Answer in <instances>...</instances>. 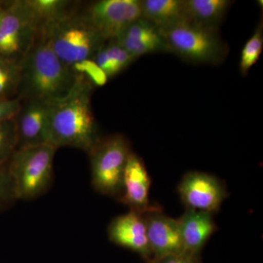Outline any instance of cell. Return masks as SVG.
I'll use <instances>...</instances> for the list:
<instances>
[{
    "mask_svg": "<svg viewBox=\"0 0 263 263\" xmlns=\"http://www.w3.org/2000/svg\"><path fill=\"white\" fill-rule=\"evenodd\" d=\"M94 86L78 74L75 86L65 98L50 104L48 143L58 149L73 147L89 153L100 141L91 108Z\"/></svg>",
    "mask_w": 263,
    "mask_h": 263,
    "instance_id": "6da1fadb",
    "label": "cell"
},
{
    "mask_svg": "<svg viewBox=\"0 0 263 263\" xmlns=\"http://www.w3.org/2000/svg\"><path fill=\"white\" fill-rule=\"evenodd\" d=\"M78 74L63 63L39 30L34 43L21 62L20 101L37 100L51 104L70 93Z\"/></svg>",
    "mask_w": 263,
    "mask_h": 263,
    "instance_id": "7a4b0ae2",
    "label": "cell"
},
{
    "mask_svg": "<svg viewBox=\"0 0 263 263\" xmlns=\"http://www.w3.org/2000/svg\"><path fill=\"white\" fill-rule=\"evenodd\" d=\"M52 49L63 63L71 67L85 60H93L106 41L77 11L40 28Z\"/></svg>",
    "mask_w": 263,
    "mask_h": 263,
    "instance_id": "3957f363",
    "label": "cell"
},
{
    "mask_svg": "<svg viewBox=\"0 0 263 263\" xmlns=\"http://www.w3.org/2000/svg\"><path fill=\"white\" fill-rule=\"evenodd\" d=\"M158 30L170 52L186 61L219 65L228 56L229 48L218 28L204 27L186 19Z\"/></svg>",
    "mask_w": 263,
    "mask_h": 263,
    "instance_id": "277c9868",
    "label": "cell"
},
{
    "mask_svg": "<svg viewBox=\"0 0 263 263\" xmlns=\"http://www.w3.org/2000/svg\"><path fill=\"white\" fill-rule=\"evenodd\" d=\"M57 150L45 143L15 151L8 167L18 200H34L47 193L53 181Z\"/></svg>",
    "mask_w": 263,
    "mask_h": 263,
    "instance_id": "5b68a950",
    "label": "cell"
},
{
    "mask_svg": "<svg viewBox=\"0 0 263 263\" xmlns=\"http://www.w3.org/2000/svg\"><path fill=\"white\" fill-rule=\"evenodd\" d=\"M131 152L129 141L123 135L114 134L100 138L88 153L91 184L95 191L119 198L126 164Z\"/></svg>",
    "mask_w": 263,
    "mask_h": 263,
    "instance_id": "8992f818",
    "label": "cell"
},
{
    "mask_svg": "<svg viewBox=\"0 0 263 263\" xmlns=\"http://www.w3.org/2000/svg\"><path fill=\"white\" fill-rule=\"evenodd\" d=\"M39 30V24L27 1L10 2L0 22V57L22 62Z\"/></svg>",
    "mask_w": 263,
    "mask_h": 263,
    "instance_id": "52a82bcc",
    "label": "cell"
},
{
    "mask_svg": "<svg viewBox=\"0 0 263 263\" xmlns=\"http://www.w3.org/2000/svg\"><path fill=\"white\" fill-rule=\"evenodd\" d=\"M84 15L106 42L114 41L129 24L141 18L140 0H100Z\"/></svg>",
    "mask_w": 263,
    "mask_h": 263,
    "instance_id": "ba28073f",
    "label": "cell"
},
{
    "mask_svg": "<svg viewBox=\"0 0 263 263\" xmlns=\"http://www.w3.org/2000/svg\"><path fill=\"white\" fill-rule=\"evenodd\" d=\"M180 198L186 209L214 214L228 197L226 185L214 175L190 171L178 186Z\"/></svg>",
    "mask_w": 263,
    "mask_h": 263,
    "instance_id": "9c48e42d",
    "label": "cell"
},
{
    "mask_svg": "<svg viewBox=\"0 0 263 263\" xmlns=\"http://www.w3.org/2000/svg\"><path fill=\"white\" fill-rule=\"evenodd\" d=\"M143 214L146 223L152 261L184 252L178 219L165 215L157 207Z\"/></svg>",
    "mask_w": 263,
    "mask_h": 263,
    "instance_id": "30bf717a",
    "label": "cell"
},
{
    "mask_svg": "<svg viewBox=\"0 0 263 263\" xmlns=\"http://www.w3.org/2000/svg\"><path fill=\"white\" fill-rule=\"evenodd\" d=\"M18 113L13 118L18 148L48 143L50 104L37 100L21 101Z\"/></svg>",
    "mask_w": 263,
    "mask_h": 263,
    "instance_id": "8fae6325",
    "label": "cell"
},
{
    "mask_svg": "<svg viewBox=\"0 0 263 263\" xmlns=\"http://www.w3.org/2000/svg\"><path fill=\"white\" fill-rule=\"evenodd\" d=\"M108 235L110 241L115 245L136 252L148 262L152 260L146 223L143 214L129 210L114 218L109 224Z\"/></svg>",
    "mask_w": 263,
    "mask_h": 263,
    "instance_id": "7c38bea8",
    "label": "cell"
},
{
    "mask_svg": "<svg viewBox=\"0 0 263 263\" xmlns=\"http://www.w3.org/2000/svg\"><path fill=\"white\" fill-rule=\"evenodd\" d=\"M150 186L151 178L144 162L132 152L124 171L119 201L130 210L144 214L156 207L150 202Z\"/></svg>",
    "mask_w": 263,
    "mask_h": 263,
    "instance_id": "4fadbf2b",
    "label": "cell"
},
{
    "mask_svg": "<svg viewBox=\"0 0 263 263\" xmlns=\"http://www.w3.org/2000/svg\"><path fill=\"white\" fill-rule=\"evenodd\" d=\"M114 41L136 59L149 53L170 52L158 29L143 18L129 24Z\"/></svg>",
    "mask_w": 263,
    "mask_h": 263,
    "instance_id": "5bb4252c",
    "label": "cell"
},
{
    "mask_svg": "<svg viewBox=\"0 0 263 263\" xmlns=\"http://www.w3.org/2000/svg\"><path fill=\"white\" fill-rule=\"evenodd\" d=\"M178 221L184 252L198 256L216 230L214 214L186 209Z\"/></svg>",
    "mask_w": 263,
    "mask_h": 263,
    "instance_id": "9a60e30c",
    "label": "cell"
},
{
    "mask_svg": "<svg viewBox=\"0 0 263 263\" xmlns=\"http://www.w3.org/2000/svg\"><path fill=\"white\" fill-rule=\"evenodd\" d=\"M186 18L204 27L219 29L233 2L229 0H183Z\"/></svg>",
    "mask_w": 263,
    "mask_h": 263,
    "instance_id": "2e32d148",
    "label": "cell"
},
{
    "mask_svg": "<svg viewBox=\"0 0 263 263\" xmlns=\"http://www.w3.org/2000/svg\"><path fill=\"white\" fill-rule=\"evenodd\" d=\"M141 18L157 29L186 20L183 0H141Z\"/></svg>",
    "mask_w": 263,
    "mask_h": 263,
    "instance_id": "e0dca14e",
    "label": "cell"
},
{
    "mask_svg": "<svg viewBox=\"0 0 263 263\" xmlns=\"http://www.w3.org/2000/svg\"><path fill=\"white\" fill-rule=\"evenodd\" d=\"M40 28L45 24L64 18L77 11L75 2L67 0H26Z\"/></svg>",
    "mask_w": 263,
    "mask_h": 263,
    "instance_id": "ac0fdd59",
    "label": "cell"
},
{
    "mask_svg": "<svg viewBox=\"0 0 263 263\" xmlns=\"http://www.w3.org/2000/svg\"><path fill=\"white\" fill-rule=\"evenodd\" d=\"M21 84V62L0 57V100L17 98Z\"/></svg>",
    "mask_w": 263,
    "mask_h": 263,
    "instance_id": "d6986e66",
    "label": "cell"
},
{
    "mask_svg": "<svg viewBox=\"0 0 263 263\" xmlns=\"http://www.w3.org/2000/svg\"><path fill=\"white\" fill-rule=\"evenodd\" d=\"M263 47V24L259 22L257 28L245 43L239 62L240 73L247 76L250 69L258 61Z\"/></svg>",
    "mask_w": 263,
    "mask_h": 263,
    "instance_id": "ffe728a7",
    "label": "cell"
},
{
    "mask_svg": "<svg viewBox=\"0 0 263 263\" xmlns=\"http://www.w3.org/2000/svg\"><path fill=\"white\" fill-rule=\"evenodd\" d=\"M18 149L14 119L0 122V165L8 163Z\"/></svg>",
    "mask_w": 263,
    "mask_h": 263,
    "instance_id": "44dd1931",
    "label": "cell"
},
{
    "mask_svg": "<svg viewBox=\"0 0 263 263\" xmlns=\"http://www.w3.org/2000/svg\"><path fill=\"white\" fill-rule=\"evenodd\" d=\"M71 68L76 73L84 76L93 86H103L109 79L106 73L91 59L77 62L71 66Z\"/></svg>",
    "mask_w": 263,
    "mask_h": 263,
    "instance_id": "7402d4cb",
    "label": "cell"
},
{
    "mask_svg": "<svg viewBox=\"0 0 263 263\" xmlns=\"http://www.w3.org/2000/svg\"><path fill=\"white\" fill-rule=\"evenodd\" d=\"M18 200L8 163L0 165V212Z\"/></svg>",
    "mask_w": 263,
    "mask_h": 263,
    "instance_id": "603a6c76",
    "label": "cell"
},
{
    "mask_svg": "<svg viewBox=\"0 0 263 263\" xmlns=\"http://www.w3.org/2000/svg\"><path fill=\"white\" fill-rule=\"evenodd\" d=\"M105 47L118 74L125 70L136 60L116 41H108L105 43Z\"/></svg>",
    "mask_w": 263,
    "mask_h": 263,
    "instance_id": "cb8c5ba5",
    "label": "cell"
},
{
    "mask_svg": "<svg viewBox=\"0 0 263 263\" xmlns=\"http://www.w3.org/2000/svg\"><path fill=\"white\" fill-rule=\"evenodd\" d=\"M18 98L13 100H0V122L13 119L21 107Z\"/></svg>",
    "mask_w": 263,
    "mask_h": 263,
    "instance_id": "d4e9b609",
    "label": "cell"
},
{
    "mask_svg": "<svg viewBox=\"0 0 263 263\" xmlns=\"http://www.w3.org/2000/svg\"><path fill=\"white\" fill-rule=\"evenodd\" d=\"M152 263H199L197 256L193 255L188 252H183L181 253L172 254L163 258L151 261Z\"/></svg>",
    "mask_w": 263,
    "mask_h": 263,
    "instance_id": "484cf974",
    "label": "cell"
},
{
    "mask_svg": "<svg viewBox=\"0 0 263 263\" xmlns=\"http://www.w3.org/2000/svg\"><path fill=\"white\" fill-rule=\"evenodd\" d=\"M11 1H5V0H0V8H5L10 4Z\"/></svg>",
    "mask_w": 263,
    "mask_h": 263,
    "instance_id": "4316f807",
    "label": "cell"
},
{
    "mask_svg": "<svg viewBox=\"0 0 263 263\" xmlns=\"http://www.w3.org/2000/svg\"><path fill=\"white\" fill-rule=\"evenodd\" d=\"M7 7L8 6L5 7V8H0V22H1L2 18H3V15H4L5 9H6Z\"/></svg>",
    "mask_w": 263,
    "mask_h": 263,
    "instance_id": "83f0119b",
    "label": "cell"
},
{
    "mask_svg": "<svg viewBox=\"0 0 263 263\" xmlns=\"http://www.w3.org/2000/svg\"><path fill=\"white\" fill-rule=\"evenodd\" d=\"M148 263H152V262H148Z\"/></svg>",
    "mask_w": 263,
    "mask_h": 263,
    "instance_id": "f1b7e54d",
    "label": "cell"
}]
</instances>
